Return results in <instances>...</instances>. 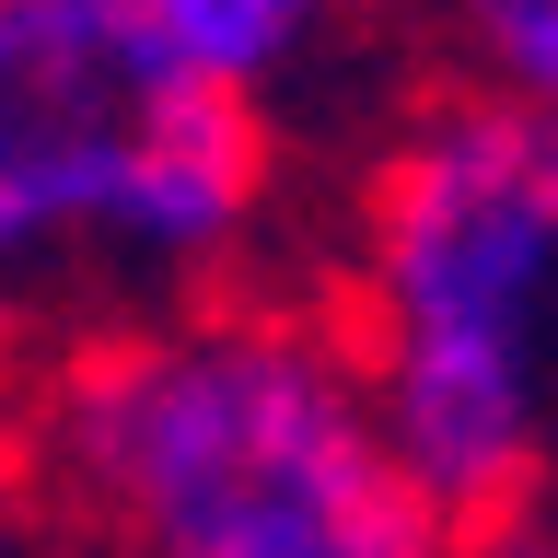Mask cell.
Instances as JSON below:
<instances>
[{"instance_id":"obj_1","label":"cell","mask_w":558,"mask_h":558,"mask_svg":"<svg viewBox=\"0 0 558 558\" xmlns=\"http://www.w3.org/2000/svg\"><path fill=\"white\" fill-rule=\"evenodd\" d=\"M24 523L59 558H453V500L384 418L326 279L47 326L24 361Z\"/></svg>"},{"instance_id":"obj_2","label":"cell","mask_w":558,"mask_h":558,"mask_svg":"<svg viewBox=\"0 0 558 558\" xmlns=\"http://www.w3.org/2000/svg\"><path fill=\"white\" fill-rule=\"evenodd\" d=\"M326 291L453 523L558 488V105L465 70L418 94L349 186Z\"/></svg>"},{"instance_id":"obj_3","label":"cell","mask_w":558,"mask_h":558,"mask_svg":"<svg viewBox=\"0 0 558 558\" xmlns=\"http://www.w3.org/2000/svg\"><path fill=\"white\" fill-rule=\"evenodd\" d=\"M279 163V105L140 0H0V268L24 338L256 279Z\"/></svg>"},{"instance_id":"obj_4","label":"cell","mask_w":558,"mask_h":558,"mask_svg":"<svg viewBox=\"0 0 558 558\" xmlns=\"http://www.w3.org/2000/svg\"><path fill=\"white\" fill-rule=\"evenodd\" d=\"M140 12L174 47H198L209 70H233L244 94H268V105L291 82H314L349 47V24H361V0H140Z\"/></svg>"},{"instance_id":"obj_5","label":"cell","mask_w":558,"mask_h":558,"mask_svg":"<svg viewBox=\"0 0 558 558\" xmlns=\"http://www.w3.org/2000/svg\"><path fill=\"white\" fill-rule=\"evenodd\" d=\"M430 35L465 82L558 105V0H430Z\"/></svg>"},{"instance_id":"obj_6","label":"cell","mask_w":558,"mask_h":558,"mask_svg":"<svg viewBox=\"0 0 558 558\" xmlns=\"http://www.w3.org/2000/svg\"><path fill=\"white\" fill-rule=\"evenodd\" d=\"M453 558H558V488H535L512 512H477L453 535Z\"/></svg>"}]
</instances>
